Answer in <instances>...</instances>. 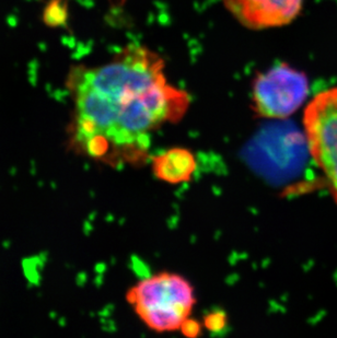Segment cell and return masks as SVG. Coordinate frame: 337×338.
Returning a JSON list of instances; mask_svg holds the SVG:
<instances>
[{
  "label": "cell",
  "mask_w": 337,
  "mask_h": 338,
  "mask_svg": "<svg viewBox=\"0 0 337 338\" xmlns=\"http://www.w3.org/2000/svg\"><path fill=\"white\" fill-rule=\"evenodd\" d=\"M127 300L147 326L157 331L181 329L195 304L189 282L169 273L138 282L128 291Z\"/></svg>",
  "instance_id": "2"
},
{
  "label": "cell",
  "mask_w": 337,
  "mask_h": 338,
  "mask_svg": "<svg viewBox=\"0 0 337 338\" xmlns=\"http://www.w3.org/2000/svg\"><path fill=\"white\" fill-rule=\"evenodd\" d=\"M309 94L308 78L288 65L261 73L253 84L255 109L263 118L284 120L302 105Z\"/></svg>",
  "instance_id": "4"
},
{
  "label": "cell",
  "mask_w": 337,
  "mask_h": 338,
  "mask_svg": "<svg viewBox=\"0 0 337 338\" xmlns=\"http://www.w3.org/2000/svg\"><path fill=\"white\" fill-rule=\"evenodd\" d=\"M68 18V6L65 0H50L43 11V21L48 27L64 26Z\"/></svg>",
  "instance_id": "7"
},
{
  "label": "cell",
  "mask_w": 337,
  "mask_h": 338,
  "mask_svg": "<svg viewBox=\"0 0 337 338\" xmlns=\"http://www.w3.org/2000/svg\"><path fill=\"white\" fill-rule=\"evenodd\" d=\"M223 3L243 26L263 30L283 27L295 20L303 0H223Z\"/></svg>",
  "instance_id": "5"
},
{
  "label": "cell",
  "mask_w": 337,
  "mask_h": 338,
  "mask_svg": "<svg viewBox=\"0 0 337 338\" xmlns=\"http://www.w3.org/2000/svg\"><path fill=\"white\" fill-rule=\"evenodd\" d=\"M181 329L186 336H196V335H198L200 327H199L198 323L191 321V319H186V321L184 322V324L182 325Z\"/></svg>",
  "instance_id": "8"
},
{
  "label": "cell",
  "mask_w": 337,
  "mask_h": 338,
  "mask_svg": "<svg viewBox=\"0 0 337 338\" xmlns=\"http://www.w3.org/2000/svg\"><path fill=\"white\" fill-rule=\"evenodd\" d=\"M152 169L158 179L177 184L191 179L196 170V160L188 150L174 148L153 158Z\"/></svg>",
  "instance_id": "6"
},
{
  "label": "cell",
  "mask_w": 337,
  "mask_h": 338,
  "mask_svg": "<svg viewBox=\"0 0 337 338\" xmlns=\"http://www.w3.org/2000/svg\"><path fill=\"white\" fill-rule=\"evenodd\" d=\"M303 124L311 156L337 202V88L312 99L304 110Z\"/></svg>",
  "instance_id": "3"
},
{
  "label": "cell",
  "mask_w": 337,
  "mask_h": 338,
  "mask_svg": "<svg viewBox=\"0 0 337 338\" xmlns=\"http://www.w3.org/2000/svg\"><path fill=\"white\" fill-rule=\"evenodd\" d=\"M222 325L223 324V318L221 315H218V314H212L210 315V317L207 319V325L209 326L210 328H216V325Z\"/></svg>",
  "instance_id": "9"
},
{
  "label": "cell",
  "mask_w": 337,
  "mask_h": 338,
  "mask_svg": "<svg viewBox=\"0 0 337 338\" xmlns=\"http://www.w3.org/2000/svg\"><path fill=\"white\" fill-rule=\"evenodd\" d=\"M71 140L78 150L108 164L143 159L152 132L186 113L189 96L171 84L163 59L148 48L126 47L108 63L73 67Z\"/></svg>",
  "instance_id": "1"
}]
</instances>
